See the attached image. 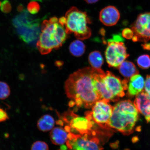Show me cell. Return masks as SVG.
I'll return each instance as SVG.
<instances>
[{
    "label": "cell",
    "instance_id": "cell-31",
    "mask_svg": "<svg viewBox=\"0 0 150 150\" xmlns=\"http://www.w3.org/2000/svg\"><path fill=\"white\" fill-rule=\"evenodd\" d=\"M84 1L89 4H93L96 3L99 0H84Z\"/></svg>",
    "mask_w": 150,
    "mask_h": 150
},
{
    "label": "cell",
    "instance_id": "cell-18",
    "mask_svg": "<svg viewBox=\"0 0 150 150\" xmlns=\"http://www.w3.org/2000/svg\"><path fill=\"white\" fill-rule=\"evenodd\" d=\"M86 49V46L81 40H76L71 43L69 50L73 56L80 57L83 55Z\"/></svg>",
    "mask_w": 150,
    "mask_h": 150
},
{
    "label": "cell",
    "instance_id": "cell-30",
    "mask_svg": "<svg viewBox=\"0 0 150 150\" xmlns=\"http://www.w3.org/2000/svg\"><path fill=\"white\" fill-rule=\"evenodd\" d=\"M24 6L23 5L20 4L17 7V11L19 12H22L24 11Z\"/></svg>",
    "mask_w": 150,
    "mask_h": 150
},
{
    "label": "cell",
    "instance_id": "cell-23",
    "mask_svg": "<svg viewBox=\"0 0 150 150\" xmlns=\"http://www.w3.org/2000/svg\"><path fill=\"white\" fill-rule=\"evenodd\" d=\"M40 6L39 4L35 1H31L28 4L27 9L30 13L35 14L37 13L40 10Z\"/></svg>",
    "mask_w": 150,
    "mask_h": 150
},
{
    "label": "cell",
    "instance_id": "cell-22",
    "mask_svg": "<svg viewBox=\"0 0 150 150\" xmlns=\"http://www.w3.org/2000/svg\"><path fill=\"white\" fill-rule=\"evenodd\" d=\"M31 150H49L48 146L45 142L40 141L34 142Z\"/></svg>",
    "mask_w": 150,
    "mask_h": 150
},
{
    "label": "cell",
    "instance_id": "cell-8",
    "mask_svg": "<svg viewBox=\"0 0 150 150\" xmlns=\"http://www.w3.org/2000/svg\"><path fill=\"white\" fill-rule=\"evenodd\" d=\"M64 122L68 124L71 128L70 132H77L78 134H88L95 136L96 134L93 128L96 124L92 118L91 114H86L85 117H80L73 112H65L61 116Z\"/></svg>",
    "mask_w": 150,
    "mask_h": 150
},
{
    "label": "cell",
    "instance_id": "cell-17",
    "mask_svg": "<svg viewBox=\"0 0 150 150\" xmlns=\"http://www.w3.org/2000/svg\"><path fill=\"white\" fill-rule=\"evenodd\" d=\"M55 125L54 118L49 114H46L41 117L37 122V128L44 132L51 131Z\"/></svg>",
    "mask_w": 150,
    "mask_h": 150
},
{
    "label": "cell",
    "instance_id": "cell-3",
    "mask_svg": "<svg viewBox=\"0 0 150 150\" xmlns=\"http://www.w3.org/2000/svg\"><path fill=\"white\" fill-rule=\"evenodd\" d=\"M41 31L37 47L42 55L60 47L67 39V35L64 27L59 23V19L55 17L43 21Z\"/></svg>",
    "mask_w": 150,
    "mask_h": 150
},
{
    "label": "cell",
    "instance_id": "cell-10",
    "mask_svg": "<svg viewBox=\"0 0 150 150\" xmlns=\"http://www.w3.org/2000/svg\"><path fill=\"white\" fill-rule=\"evenodd\" d=\"M91 108L90 112L95 123L103 129L112 130L109 126V122L112 115L113 106L110 105L109 101L100 99Z\"/></svg>",
    "mask_w": 150,
    "mask_h": 150
},
{
    "label": "cell",
    "instance_id": "cell-16",
    "mask_svg": "<svg viewBox=\"0 0 150 150\" xmlns=\"http://www.w3.org/2000/svg\"><path fill=\"white\" fill-rule=\"evenodd\" d=\"M120 72L126 79L128 80L134 75L139 74V71L132 62H123L119 67Z\"/></svg>",
    "mask_w": 150,
    "mask_h": 150
},
{
    "label": "cell",
    "instance_id": "cell-25",
    "mask_svg": "<svg viewBox=\"0 0 150 150\" xmlns=\"http://www.w3.org/2000/svg\"><path fill=\"white\" fill-rule=\"evenodd\" d=\"M122 35L125 38L130 39H132L134 37V33L132 29L127 28L123 30L122 32Z\"/></svg>",
    "mask_w": 150,
    "mask_h": 150
},
{
    "label": "cell",
    "instance_id": "cell-19",
    "mask_svg": "<svg viewBox=\"0 0 150 150\" xmlns=\"http://www.w3.org/2000/svg\"><path fill=\"white\" fill-rule=\"evenodd\" d=\"M89 61L92 67L96 69H100L104 62L102 54L98 51H93L90 53Z\"/></svg>",
    "mask_w": 150,
    "mask_h": 150
},
{
    "label": "cell",
    "instance_id": "cell-27",
    "mask_svg": "<svg viewBox=\"0 0 150 150\" xmlns=\"http://www.w3.org/2000/svg\"><path fill=\"white\" fill-rule=\"evenodd\" d=\"M9 119L8 114L3 108H0V122H4Z\"/></svg>",
    "mask_w": 150,
    "mask_h": 150
},
{
    "label": "cell",
    "instance_id": "cell-5",
    "mask_svg": "<svg viewBox=\"0 0 150 150\" xmlns=\"http://www.w3.org/2000/svg\"><path fill=\"white\" fill-rule=\"evenodd\" d=\"M65 29L67 34H74L79 40H84L91 36V31L88 24L91 21L87 13L73 6L65 14Z\"/></svg>",
    "mask_w": 150,
    "mask_h": 150
},
{
    "label": "cell",
    "instance_id": "cell-21",
    "mask_svg": "<svg viewBox=\"0 0 150 150\" xmlns=\"http://www.w3.org/2000/svg\"><path fill=\"white\" fill-rule=\"evenodd\" d=\"M11 90L8 84L0 81V99L3 100L8 98L10 94Z\"/></svg>",
    "mask_w": 150,
    "mask_h": 150
},
{
    "label": "cell",
    "instance_id": "cell-34",
    "mask_svg": "<svg viewBox=\"0 0 150 150\" xmlns=\"http://www.w3.org/2000/svg\"><path fill=\"white\" fill-rule=\"evenodd\" d=\"M137 140H138V138H137V137H133L132 139V142H137Z\"/></svg>",
    "mask_w": 150,
    "mask_h": 150
},
{
    "label": "cell",
    "instance_id": "cell-33",
    "mask_svg": "<svg viewBox=\"0 0 150 150\" xmlns=\"http://www.w3.org/2000/svg\"><path fill=\"white\" fill-rule=\"evenodd\" d=\"M60 149L61 150H67L68 148H67V146L62 145H61Z\"/></svg>",
    "mask_w": 150,
    "mask_h": 150
},
{
    "label": "cell",
    "instance_id": "cell-29",
    "mask_svg": "<svg viewBox=\"0 0 150 150\" xmlns=\"http://www.w3.org/2000/svg\"><path fill=\"white\" fill-rule=\"evenodd\" d=\"M119 142H115L114 143H111L110 144V146L112 149H116L118 147V144H119Z\"/></svg>",
    "mask_w": 150,
    "mask_h": 150
},
{
    "label": "cell",
    "instance_id": "cell-15",
    "mask_svg": "<svg viewBox=\"0 0 150 150\" xmlns=\"http://www.w3.org/2000/svg\"><path fill=\"white\" fill-rule=\"evenodd\" d=\"M67 132L62 127L54 128L50 133V140L56 145H62L66 142L67 140Z\"/></svg>",
    "mask_w": 150,
    "mask_h": 150
},
{
    "label": "cell",
    "instance_id": "cell-2",
    "mask_svg": "<svg viewBox=\"0 0 150 150\" xmlns=\"http://www.w3.org/2000/svg\"><path fill=\"white\" fill-rule=\"evenodd\" d=\"M139 118V112L134 103L129 100L121 101L113 106L109 126L112 130L128 136L134 132Z\"/></svg>",
    "mask_w": 150,
    "mask_h": 150
},
{
    "label": "cell",
    "instance_id": "cell-28",
    "mask_svg": "<svg viewBox=\"0 0 150 150\" xmlns=\"http://www.w3.org/2000/svg\"><path fill=\"white\" fill-rule=\"evenodd\" d=\"M142 46L144 50H150V43H145L142 45Z\"/></svg>",
    "mask_w": 150,
    "mask_h": 150
},
{
    "label": "cell",
    "instance_id": "cell-12",
    "mask_svg": "<svg viewBox=\"0 0 150 150\" xmlns=\"http://www.w3.org/2000/svg\"><path fill=\"white\" fill-rule=\"evenodd\" d=\"M120 15L119 10L115 7L109 6L100 11L99 18L100 21L107 26L116 25L119 21Z\"/></svg>",
    "mask_w": 150,
    "mask_h": 150
},
{
    "label": "cell",
    "instance_id": "cell-14",
    "mask_svg": "<svg viewBox=\"0 0 150 150\" xmlns=\"http://www.w3.org/2000/svg\"><path fill=\"white\" fill-rule=\"evenodd\" d=\"M144 78L140 75L137 74L132 76L128 84L127 95L131 97L137 95L144 91Z\"/></svg>",
    "mask_w": 150,
    "mask_h": 150
},
{
    "label": "cell",
    "instance_id": "cell-9",
    "mask_svg": "<svg viewBox=\"0 0 150 150\" xmlns=\"http://www.w3.org/2000/svg\"><path fill=\"white\" fill-rule=\"evenodd\" d=\"M67 146L69 150H103L100 140L96 136L69 133Z\"/></svg>",
    "mask_w": 150,
    "mask_h": 150
},
{
    "label": "cell",
    "instance_id": "cell-4",
    "mask_svg": "<svg viewBox=\"0 0 150 150\" xmlns=\"http://www.w3.org/2000/svg\"><path fill=\"white\" fill-rule=\"evenodd\" d=\"M129 80H121L109 71L106 73L99 69L96 74V87L100 99L116 102L125 95Z\"/></svg>",
    "mask_w": 150,
    "mask_h": 150
},
{
    "label": "cell",
    "instance_id": "cell-13",
    "mask_svg": "<svg viewBox=\"0 0 150 150\" xmlns=\"http://www.w3.org/2000/svg\"><path fill=\"white\" fill-rule=\"evenodd\" d=\"M134 104L139 113L144 116L148 123H150V97L144 90L136 96Z\"/></svg>",
    "mask_w": 150,
    "mask_h": 150
},
{
    "label": "cell",
    "instance_id": "cell-1",
    "mask_svg": "<svg viewBox=\"0 0 150 150\" xmlns=\"http://www.w3.org/2000/svg\"><path fill=\"white\" fill-rule=\"evenodd\" d=\"M98 69L87 67L71 75L65 82V89L67 97L71 99L70 107L90 108L100 99L96 87L95 78Z\"/></svg>",
    "mask_w": 150,
    "mask_h": 150
},
{
    "label": "cell",
    "instance_id": "cell-35",
    "mask_svg": "<svg viewBox=\"0 0 150 150\" xmlns=\"http://www.w3.org/2000/svg\"><path fill=\"white\" fill-rule=\"evenodd\" d=\"M1 1H0V6H1Z\"/></svg>",
    "mask_w": 150,
    "mask_h": 150
},
{
    "label": "cell",
    "instance_id": "cell-6",
    "mask_svg": "<svg viewBox=\"0 0 150 150\" xmlns=\"http://www.w3.org/2000/svg\"><path fill=\"white\" fill-rule=\"evenodd\" d=\"M41 20L35 18L26 10L14 18L12 23L20 38L29 44H35L40 34Z\"/></svg>",
    "mask_w": 150,
    "mask_h": 150
},
{
    "label": "cell",
    "instance_id": "cell-11",
    "mask_svg": "<svg viewBox=\"0 0 150 150\" xmlns=\"http://www.w3.org/2000/svg\"><path fill=\"white\" fill-rule=\"evenodd\" d=\"M131 28L137 42H146L149 40L150 12L140 14Z\"/></svg>",
    "mask_w": 150,
    "mask_h": 150
},
{
    "label": "cell",
    "instance_id": "cell-24",
    "mask_svg": "<svg viewBox=\"0 0 150 150\" xmlns=\"http://www.w3.org/2000/svg\"><path fill=\"white\" fill-rule=\"evenodd\" d=\"M1 11L5 13H8L12 9V6L10 2L8 0H4L2 3L1 7Z\"/></svg>",
    "mask_w": 150,
    "mask_h": 150
},
{
    "label": "cell",
    "instance_id": "cell-7",
    "mask_svg": "<svg viewBox=\"0 0 150 150\" xmlns=\"http://www.w3.org/2000/svg\"><path fill=\"white\" fill-rule=\"evenodd\" d=\"M123 39L120 35H114L107 41L105 52L106 61L109 67H119L128 57Z\"/></svg>",
    "mask_w": 150,
    "mask_h": 150
},
{
    "label": "cell",
    "instance_id": "cell-20",
    "mask_svg": "<svg viewBox=\"0 0 150 150\" xmlns=\"http://www.w3.org/2000/svg\"><path fill=\"white\" fill-rule=\"evenodd\" d=\"M137 63L140 68L147 69L150 67V57L147 54L141 55L137 59Z\"/></svg>",
    "mask_w": 150,
    "mask_h": 150
},
{
    "label": "cell",
    "instance_id": "cell-32",
    "mask_svg": "<svg viewBox=\"0 0 150 150\" xmlns=\"http://www.w3.org/2000/svg\"><path fill=\"white\" fill-rule=\"evenodd\" d=\"M56 124L60 125V126H63L64 124V122L61 119L58 120L56 122Z\"/></svg>",
    "mask_w": 150,
    "mask_h": 150
},
{
    "label": "cell",
    "instance_id": "cell-36",
    "mask_svg": "<svg viewBox=\"0 0 150 150\" xmlns=\"http://www.w3.org/2000/svg\"></svg>",
    "mask_w": 150,
    "mask_h": 150
},
{
    "label": "cell",
    "instance_id": "cell-26",
    "mask_svg": "<svg viewBox=\"0 0 150 150\" xmlns=\"http://www.w3.org/2000/svg\"><path fill=\"white\" fill-rule=\"evenodd\" d=\"M144 91L150 97V75H147L146 76Z\"/></svg>",
    "mask_w": 150,
    "mask_h": 150
}]
</instances>
